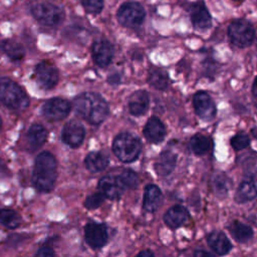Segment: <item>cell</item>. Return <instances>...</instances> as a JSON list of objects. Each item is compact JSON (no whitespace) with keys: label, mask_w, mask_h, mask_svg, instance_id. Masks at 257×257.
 <instances>
[{"label":"cell","mask_w":257,"mask_h":257,"mask_svg":"<svg viewBox=\"0 0 257 257\" xmlns=\"http://www.w3.org/2000/svg\"><path fill=\"white\" fill-rule=\"evenodd\" d=\"M75 111L90 124L98 125L108 114L106 100L96 92H82L73 100Z\"/></svg>","instance_id":"6da1fadb"},{"label":"cell","mask_w":257,"mask_h":257,"mask_svg":"<svg viewBox=\"0 0 257 257\" xmlns=\"http://www.w3.org/2000/svg\"><path fill=\"white\" fill-rule=\"evenodd\" d=\"M57 179V162L49 152L40 153L34 162L32 184L41 193H49Z\"/></svg>","instance_id":"7a4b0ae2"},{"label":"cell","mask_w":257,"mask_h":257,"mask_svg":"<svg viewBox=\"0 0 257 257\" xmlns=\"http://www.w3.org/2000/svg\"><path fill=\"white\" fill-rule=\"evenodd\" d=\"M0 102L7 107L24 110L29 105V98L25 90L10 78L0 79Z\"/></svg>","instance_id":"3957f363"},{"label":"cell","mask_w":257,"mask_h":257,"mask_svg":"<svg viewBox=\"0 0 257 257\" xmlns=\"http://www.w3.org/2000/svg\"><path fill=\"white\" fill-rule=\"evenodd\" d=\"M112 151L115 157L122 163H133L141 155V141L130 133L118 134L112 142Z\"/></svg>","instance_id":"277c9868"},{"label":"cell","mask_w":257,"mask_h":257,"mask_svg":"<svg viewBox=\"0 0 257 257\" xmlns=\"http://www.w3.org/2000/svg\"><path fill=\"white\" fill-rule=\"evenodd\" d=\"M31 13L37 22L48 27L58 26L65 18L64 9L51 2L34 4L31 7Z\"/></svg>","instance_id":"5b68a950"},{"label":"cell","mask_w":257,"mask_h":257,"mask_svg":"<svg viewBox=\"0 0 257 257\" xmlns=\"http://www.w3.org/2000/svg\"><path fill=\"white\" fill-rule=\"evenodd\" d=\"M146 17V10L139 2L122 3L116 12L117 21L126 28H137L141 26Z\"/></svg>","instance_id":"8992f818"},{"label":"cell","mask_w":257,"mask_h":257,"mask_svg":"<svg viewBox=\"0 0 257 257\" xmlns=\"http://www.w3.org/2000/svg\"><path fill=\"white\" fill-rule=\"evenodd\" d=\"M230 41L239 48L249 46L255 38V30L252 24L244 19L233 21L228 27Z\"/></svg>","instance_id":"52a82bcc"},{"label":"cell","mask_w":257,"mask_h":257,"mask_svg":"<svg viewBox=\"0 0 257 257\" xmlns=\"http://www.w3.org/2000/svg\"><path fill=\"white\" fill-rule=\"evenodd\" d=\"M34 77L38 85L43 89H52L58 83L59 72L50 61L43 60L36 64L34 68Z\"/></svg>","instance_id":"ba28073f"},{"label":"cell","mask_w":257,"mask_h":257,"mask_svg":"<svg viewBox=\"0 0 257 257\" xmlns=\"http://www.w3.org/2000/svg\"><path fill=\"white\" fill-rule=\"evenodd\" d=\"M71 109V104L64 98L53 97L46 100L41 108L45 118L51 121H58L65 118Z\"/></svg>","instance_id":"9c48e42d"},{"label":"cell","mask_w":257,"mask_h":257,"mask_svg":"<svg viewBox=\"0 0 257 257\" xmlns=\"http://www.w3.org/2000/svg\"><path fill=\"white\" fill-rule=\"evenodd\" d=\"M84 240L93 249L102 248L108 241V230L104 224L88 222L84 227Z\"/></svg>","instance_id":"30bf717a"},{"label":"cell","mask_w":257,"mask_h":257,"mask_svg":"<svg viewBox=\"0 0 257 257\" xmlns=\"http://www.w3.org/2000/svg\"><path fill=\"white\" fill-rule=\"evenodd\" d=\"M193 106L196 114L203 120L213 119L217 112L213 99L206 91H198L194 94Z\"/></svg>","instance_id":"8fae6325"},{"label":"cell","mask_w":257,"mask_h":257,"mask_svg":"<svg viewBox=\"0 0 257 257\" xmlns=\"http://www.w3.org/2000/svg\"><path fill=\"white\" fill-rule=\"evenodd\" d=\"M114 55V49L111 43L105 39H98L91 46V56L96 65L106 67L110 64Z\"/></svg>","instance_id":"7c38bea8"},{"label":"cell","mask_w":257,"mask_h":257,"mask_svg":"<svg viewBox=\"0 0 257 257\" xmlns=\"http://www.w3.org/2000/svg\"><path fill=\"white\" fill-rule=\"evenodd\" d=\"M84 137L85 130L83 125L76 120L66 122L61 132L62 142L71 148H78L83 143Z\"/></svg>","instance_id":"4fadbf2b"},{"label":"cell","mask_w":257,"mask_h":257,"mask_svg":"<svg viewBox=\"0 0 257 257\" xmlns=\"http://www.w3.org/2000/svg\"><path fill=\"white\" fill-rule=\"evenodd\" d=\"M99 192L109 200H118L125 191L118 176H104L98 181Z\"/></svg>","instance_id":"5bb4252c"},{"label":"cell","mask_w":257,"mask_h":257,"mask_svg":"<svg viewBox=\"0 0 257 257\" xmlns=\"http://www.w3.org/2000/svg\"><path fill=\"white\" fill-rule=\"evenodd\" d=\"M257 197V173L246 176L238 186L234 199L238 204H244Z\"/></svg>","instance_id":"9a60e30c"},{"label":"cell","mask_w":257,"mask_h":257,"mask_svg":"<svg viewBox=\"0 0 257 257\" xmlns=\"http://www.w3.org/2000/svg\"><path fill=\"white\" fill-rule=\"evenodd\" d=\"M190 18L196 30L205 31L212 25V17L203 2H196L190 7Z\"/></svg>","instance_id":"2e32d148"},{"label":"cell","mask_w":257,"mask_h":257,"mask_svg":"<svg viewBox=\"0 0 257 257\" xmlns=\"http://www.w3.org/2000/svg\"><path fill=\"white\" fill-rule=\"evenodd\" d=\"M164 196L161 189L154 184L146 186L143 198V209L148 213H155L163 204Z\"/></svg>","instance_id":"e0dca14e"},{"label":"cell","mask_w":257,"mask_h":257,"mask_svg":"<svg viewBox=\"0 0 257 257\" xmlns=\"http://www.w3.org/2000/svg\"><path fill=\"white\" fill-rule=\"evenodd\" d=\"M167 131L163 121L157 117L152 116L147 121L144 127V136L148 142L152 144H160L164 141Z\"/></svg>","instance_id":"ac0fdd59"},{"label":"cell","mask_w":257,"mask_h":257,"mask_svg":"<svg viewBox=\"0 0 257 257\" xmlns=\"http://www.w3.org/2000/svg\"><path fill=\"white\" fill-rule=\"evenodd\" d=\"M189 218L190 214L186 207L182 205H174L165 213L164 222L168 227L177 229L184 225Z\"/></svg>","instance_id":"d6986e66"},{"label":"cell","mask_w":257,"mask_h":257,"mask_svg":"<svg viewBox=\"0 0 257 257\" xmlns=\"http://www.w3.org/2000/svg\"><path fill=\"white\" fill-rule=\"evenodd\" d=\"M207 242L210 248L220 256L228 254L232 250V243L222 231H212L207 236Z\"/></svg>","instance_id":"ffe728a7"},{"label":"cell","mask_w":257,"mask_h":257,"mask_svg":"<svg viewBox=\"0 0 257 257\" xmlns=\"http://www.w3.org/2000/svg\"><path fill=\"white\" fill-rule=\"evenodd\" d=\"M176 165L177 155L172 151H164L156 160L154 168L158 176L167 177L175 170Z\"/></svg>","instance_id":"44dd1931"},{"label":"cell","mask_w":257,"mask_h":257,"mask_svg":"<svg viewBox=\"0 0 257 257\" xmlns=\"http://www.w3.org/2000/svg\"><path fill=\"white\" fill-rule=\"evenodd\" d=\"M150 104V96L146 90L135 91L128 99V110L135 116L143 115L147 112Z\"/></svg>","instance_id":"7402d4cb"},{"label":"cell","mask_w":257,"mask_h":257,"mask_svg":"<svg viewBox=\"0 0 257 257\" xmlns=\"http://www.w3.org/2000/svg\"><path fill=\"white\" fill-rule=\"evenodd\" d=\"M47 137H48L47 130L43 125L39 123H33L28 128V132L26 135L28 147L32 151H35L41 148L45 144Z\"/></svg>","instance_id":"603a6c76"},{"label":"cell","mask_w":257,"mask_h":257,"mask_svg":"<svg viewBox=\"0 0 257 257\" xmlns=\"http://www.w3.org/2000/svg\"><path fill=\"white\" fill-rule=\"evenodd\" d=\"M109 164L108 157L101 152H90L84 159V166L90 173L104 171Z\"/></svg>","instance_id":"cb8c5ba5"},{"label":"cell","mask_w":257,"mask_h":257,"mask_svg":"<svg viewBox=\"0 0 257 257\" xmlns=\"http://www.w3.org/2000/svg\"><path fill=\"white\" fill-rule=\"evenodd\" d=\"M228 230L231 236L234 238V240L237 241L238 243H247L252 239L254 235L253 229L249 225L238 220L231 222V224L228 227Z\"/></svg>","instance_id":"d4e9b609"},{"label":"cell","mask_w":257,"mask_h":257,"mask_svg":"<svg viewBox=\"0 0 257 257\" xmlns=\"http://www.w3.org/2000/svg\"><path fill=\"white\" fill-rule=\"evenodd\" d=\"M190 147L195 155L203 156L211 151L213 147V142L211 138L201 134H197L191 138Z\"/></svg>","instance_id":"484cf974"},{"label":"cell","mask_w":257,"mask_h":257,"mask_svg":"<svg viewBox=\"0 0 257 257\" xmlns=\"http://www.w3.org/2000/svg\"><path fill=\"white\" fill-rule=\"evenodd\" d=\"M1 44L3 52L9 57L10 60L19 61L23 59L25 55V49L19 42L11 39H6L2 41Z\"/></svg>","instance_id":"4316f807"},{"label":"cell","mask_w":257,"mask_h":257,"mask_svg":"<svg viewBox=\"0 0 257 257\" xmlns=\"http://www.w3.org/2000/svg\"><path fill=\"white\" fill-rule=\"evenodd\" d=\"M149 83L158 90H165L169 87L170 79L167 72L161 68H153L149 72Z\"/></svg>","instance_id":"83f0119b"},{"label":"cell","mask_w":257,"mask_h":257,"mask_svg":"<svg viewBox=\"0 0 257 257\" xmlns=\"http://www.w3.org/2000/svg\"><path fill=\"white\" fill-rule=\"evenodd\" d=\"M0 223L8 229H16L21 224V217L12 209H0Z\"/></svg>","instance_id":"f1b7e54d"},{"label":"cell","mask_w":257,"mask_h":257,"mask_svg":"<svg viewBox=\"0 0 257 257\" xmlns=\"http://www.w3.org/2000/svg\"><path fill=\"white\" fill-rule=\"evenodd\" d=\"M213 186L216 195L220 199H223L228 195V191L230 188V180L224 173H217L213 178Z\"/></svg>","instance_id":"f546056e"},{"label":"cell","mask_w":257,"mask_h":257,"mask_svg":"<svg viewBox=\"0 0 257 257\" xmlns=\"http://www.w3.org/2000/svg\"><path fill=\"white\" fill-rule=\"evenodd\" d=\"M121 183L123 184L125 190L130 189H137L139 184H140V179L139 176L132 170H124L118 175Z\"/></svg>","instance_id":"4dcf8cb0"},{"label":"cell","mask_w":257,"mask_h":257,"mask_svg":"<svg viewBox=\"0 0 257 257\" xmlns=\"http://www.w3.org/2000/svg\"><path fill=\"white\" fill-rule=\"evenodd\" d=\"M104 199L105 197L100 192H97L87 196L83 202V206L87 210H95L98 207H100V205H102Z\"/></svg>","instance_id":"1f68e13d"},{"label":"cell","mask_w":257,"mask_h":257,"mask_svg":"<svg viewBox=\"0 0 257 257\" xmlns=\"http://www.w3.org/2000/svg\"><path fill=\"white\" fill-rule=\"evenodd\" d=\"M84 10L88 14H99L103 8V0H81Z\"/></svg>","instance_id":"d6a6232c"},{"label":"cell","mask_w":257,"mask_h":257,"mask_svg":"<svg viewBox=\"0 0 257 257\" xmlns=\"http://www.w3.org/2000/svg\"><path fill=\"white\" fill-rule=\"evenodd\" d=\"M250 145V139L245 134H237L231 139V146L235 151H241Z\"/></svg>","instance_id":"836d02e7"},{"label":"cell","mask_w":257,"mask_h":257,"mask_svg":"<svg viewBox=\"0 0 257 257\" xmlns=\"http://www.w3.org/2000/svg\"><path fill=\"white\" fill-rule=\"evenodd\" d=\"M36 257H55V253L51 246L44 245L39 248L36 253Z\"/></svg>","instance_id":"e575fe53"},{"label":"cell","mask_w":257,"mask_h":257,"mask_svg":"<svg viewBox=\"0 0 257 257\" xmlns=\"http://www.w3.org/2000/svg\"><path fill=\"white\" fill-rule=\"evenodd\" d=\"M193 257H215V256H214L212 253L208 252V251L197 249V250L194 251Z\"/></svg>","instance_id":"d590c367"},{"label":"cell","mask_w":257,"mask_h":257,"mask_svg":"<svg viewBox=\"0 0 257 257\" xmlns=\"http://www.w3.org/2000/svg\"><path fill=\"white\" fill-rule=\"evenodd\" d=\"M136 257H156L155 254L153 253V251L149 250V249H145L140 251Z\"/></svg>","instance_id":"8d00e7d4"},{"label":"cell","mask_w":257,"mask_h":257,"mask_svg":"<svg viewBox=\"0 0 257 257\" xmlns=\"http://www.w3.org/2000/svg\"><path fill=\"white\" fill-rule=\"evenodd\" d=\"M252 91H253V95H254V96H255V98L257 99V77L255 78V80H254V82H253Z\"/></svg>","instance_id":"74e56055"},{"label":"cell","mask_w":257,"mask_h":257,"mask_svg":"<svg viewBox=\"0 0 257 257\" xmlns=\"http://www.w3.org/2000/svg\"><path fill=\"white\" fill-rule=\"evenodd\" d=\"M251 134H252V136H253L255 139H257V126H255V127H253V128L251 130Z\"/></svg>","instance_id":"f35d334b"},{"label":"cell","mask_w":257,"mask_h":257,"mask_svg":"<svg viewBox=\"0 0 257 257\" xmlns=\"http://www.w3.org/2000/svg\"><path fill=\"white\" fill-rule=\"evenodd\" d=\"M1 126H2V119H1V116H0V128H1Z\"/></svg>","instance_id":"ab89813d"},{"label":"cell","mask_w":257,"mask_h":257,"mask_svg":"<svg viewBox=\"0 0 257 257\" xmlns=\"http://www.w3.org/2000/svg\"><path fill=\"white\" fill-rule=\"evenodd\" d=\"M233 1H235V2H242V1H244V0H233Z\"/></svg>","instance_id":"60d3db41"},{"label":"cell","mask_w":257,"mask_h":257,"mask_svg":"<svg viewBox=\"0 0 257 257\" xmlns=\"http://www.w3.org/2000/svg\"><path fill=\"white\" fill-rule=\"evenodd\" d=\"M0 50H2V44H1V42H0Z\"/></svg>","instance_id":"b9f144b4"}]
</instances>
